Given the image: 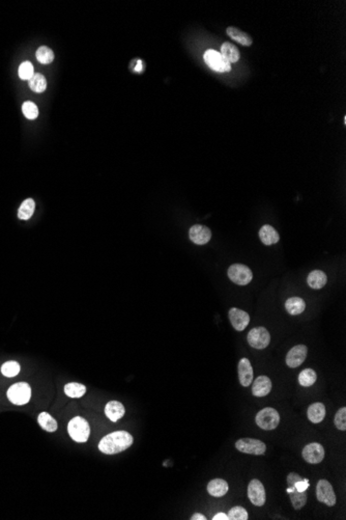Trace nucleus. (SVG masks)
Masks as SVG:
<instances>
[{
	"label": "nucleus",
	"mask_w": 346,
	"mask_h": 520,
	"mask_svg": "<svg viewBox=\"0 0 346 520\" xmlns=\"http://www.w3.org/2000/svg\"><path fill=\"white\" fill-rule=\"evenodd\" d=\"M248 497L250 501L256 505V507H262L266 503V489L262 483L257 480L253 479L249 485H248Z\"/></svg>",
	"instance_id": "9b49d317"
},
{
	"label": "nucleus",
	"mask_w": 346,
	"mask_h": 520,
	"mask_svg": "<svg viewBox=\"0 0 346 520\" xmlns=\"http://www.w3.org/2000/svg\"><path fill=\"white\" fill-rule=\"evenodd\" d=\"M226 33H227L228 37H230L232 40L236 41L238 43H240V44L242 45V46H251L252 45L251 37L248 34L240 31L238 28H236V27L229 26L227 28Z\"/></svg>",
	"instance_id": "393cba45"
},
{
	"label": "nucleus",
	"mask_w": 346,
	"mask_h": 520,
	"mask_svg": "<svg viewBox=\"0 0 346 520\" xmlns=\"http://www.w3.org/2000/svg\"><path fill=\"white\" fill-rule=\"evenodd\" d=\"M189 237L192 242L197 245H204L212 238L210 229L204 225L195 224L189 230Z\"/></svg>",
	"instance_id": "2eb2a0df"
},
{
	"label": "nucleus",
	"mask_w": 346,
	"mask_h": 520,
	"mask_svg": "<svg viewBox=\"0 0 346 520\" xmlns=\"http://www.w3.org/2000/svg\"><path fill=\"white\" fill-rule=\"evenodd\" d=\"M30 86L34 93H42L47 88V80L44 75L36 73L30 79Z\"/></svg>",
	"instance_id": "c756f323"
},
{
	"label": "nucleus",
	"mask_w": 346,
	"mask_h": 520,
	"mask_svg": "<svg viewBox=\"0 0 346 520\" xmlns=\"http://www.w3.org/2000/svg\"><path fill=\"white\" fill-rule=\"evenodd\" d=\"M272 391V381L266 376L257 377L252 385V394L255 397H266Z\"/></svg>",
	"instance_id": "f3484780"
},
{
	"label": "nucleus",
	"mask_w": 346,
	"mask_h": 520,
	"mask_svg": "<svg viewBox=\"0 0 346 520\" xmlns=\"http://www.w3.org/2000/svg\"><path fill=\"white\" fill-rule=\"evenodd\" d=\"M307 354L308 349L305 345H296L287 353L286 365L292 369L298 368L305 362Z\"/></svg>",
	"instance_id": "ddd939ff"
},
{
	"label": "nucleus",
	"mask_w": 346,
	"mask_h": 520,
	"mask_svg": "<svg viewBox=\"0 0 346 520\" xmlns=\"http://www.w3.org/2000/svg\"><path fill=\"white\" fill-rule=\"evenodd\" d=\"M38 422L42 429H44L45 431L50 432V433L55 432L57 430V428H58V425H57L55 418H53L48 412L40 413L38 417Z\"/></svg>",
	"instance_id": "a878e982"
},
{
	"label": "nucleus",
	"mask_w": 346,
	"mask_h": 520,
	"mask_svg": "<svg viewBox=\"0 0 346 520\" xmlns=\"http://www.w3.org/2000/svg\"><path fill=\"white\" fill-rule=\"evenodd\" d=\"M334 424L337 429L341 431L346 430V408L342 407L340 408L334 417Z\"/></svg>",
	"instance_id": "c9c22d12"
},
{
	"label": "nucleus",
	"mask_w": 346,
	"mask_h": 520,
	"mask_svg": "<svg viewBox=\"0 0 346 520\" xmlns=\"http://www.w3.org/2000/svg\"><path fill=\"white\" fill-rule=\"evenodd\" d=\"M220 53L229 64L238 63L240 59V54L238 47L236 45L232 44V43H228V42L224 43V44L222 45Z\"/></svg>",
	"instance_id": "b1692460"
},
{
	"label": "nucleus",
	"mask_w": 346,
	"mask_h": 520,
	"mask_svg": "<svg viewBox=\"0 0 346 520\" xmlns=\"http://www.w3.org/2000/svg\"><path fill=\"white\" fill-rule=\"evenodd\" d=\"M204 59L206 64L212 71L218 72V73H225V72H229L232 70V64H229L222 56V54L216 50H206L204 55Z\"/></svg>",
	"instance_id": "423d86ee"
},
{
	"label": "nucleus",
	"mask_w": 346,
	"mask_h": 520,
	"mask_svg": "<svg viewBox=\"0 0 346 520\" xmlns=\"http://www.w3.org/2000/svg\"><path fill=\"white\" fill-rule=\"evenodd\" d=\"M307 416L313 424L322 423L326 417V406L320 402L311 404L307 410Z\"/></svg>",
	"instance_id": "6ab92c4d"
},
{
	"label": "nucleus",
	"mask_w": 346,
	"mask_h": 520,
	"mask_svg": "<svg viewBox=\"0 0 346 520\" xmlns=\"http://www.w3.org/2000/svg\"><path fill=\"white\" fill-rule=\"evenodd\" d=\"M68 432L70 438L76 442L84 443L88 440L90 434V427L88 422L81 416L72 418L68 425Z\"/></svg>",
	"instance_id": "f03ea898"
},
{
	"label": "nucleus",
	"mask_w": 346,
	"mask_h": 520,
	"mask_svg": "<svg viewBox=\"0 0 346 520\" xmlns=\"http://www.w3.org/2000/svg\"><path fill=\"white\" fill-rule=\"evenodd\" d=\"M228 317H229V320H230V323H232V327L238 331L244 330L250 323L249 314H247L244 311L236 309V308L230 309V311L228 313Z\"/></svg>",
	"instance_id": "4468645a"
},
{
	"label": "nucleus",
	"mask_w": 346,
	"mask_h": 520,
	"mask_svg": "<svg viewBox=\"0 0 346 520\" xmlns=\"http://www.w3.org/2000/svg\"><path fill=\"white\" fill-rule=\"evenodd\" d=\"M259 238L266 245L276 244L280 240V236L277 230L268 224L264 225L259 230Z\"/></svg>",
	"instance_id": "412c9836"
},
{
	"label": "nucleus",
	"mask_w": 346,
	"mask_h": 520,
	"mask_svg": "<svg viewBox=\"0 0 346 520\" xmlns=\"http://www.w3.org/2000/svg\"><path fill=\"white\" fill-rule=\"evenodd\" d=\"M212 519H214V520H229L228 516H227L225 513H218V514H216V515L214 516Z\"/></svg>",
	"instance_id": "e433bc0d"
},
{
	"label": "nucleus",
	"mask_w": 346,
	"mask_h": 520,
	"mask_svg": "<svg viewBox=\"0 0 346 520\" xmlns=\"http://www.w3.org/2000/svg\"><path fill=\"white\" fill-rule=\"evenodd\" d=\"M236 450L240 453L250 455H264L266 452V445L264 442L254 438H242L236 442Z\"/></svg>",
	"instance_id": "0eeeda50"
},
{
	"label": "nucleus",
	"mask_w": 346,
	"mask_h": 520,
	"mask_svg": "<svg viewBox=\"0 0 346 520\" xmlns=\"http://www.w3.org/2000/svg\"><path fill=\"white\" fill-rule=\"evenodd\" d=\"M22 111L28 120H34L38 115V106L34 102H30V101H27V102L23 103Z\"/></svg>",
	"instance_id": "72a5a7b5"
},
{
	"label": "nucleus",
	"mask_w": 346,
	"mask_h": 520,
	"mask_svg": "<svg viewBox=\"0 0 346 520\" xmlns=\"http://www.w3.org/2000/svg\"><path fill=\"white\" fill-rule=\"evenodd\" d=\"M19 77L22 80H30L34 75V66L30 62H24L19 67Z\"/></svg>",
	"instance_id": "f704fd0d"
},
{
	"label": "nucleus",
	"mask_w": 346,
	"mask_h": 520,
	"mask_svg": "<svg viewBox=\"0 0 346 520\" xmlns=\"http://www.w3.org/2000/svg\"><path fill=\"white\" fill-rule=\"evenodd\" d=\"M316 496L318 501L326 503L328 507H334L337 501L333 486L324 479L320 480L316 485Z\"/></svg>",
	"instance_id": "9d476101"
},
{
	"label": "nucleus",
	"mask_w": 346,
	"mask_h": 520,
	"mask_svg": "<svg viewBox=\"0 0 346 520\" xmlns=\"http://www.w3.org/2000/svg\"><path fill=\"white\" fill-rule=\"evenodd\" d=\"M285 309L287 313L292 316L300 315L306 309V302L300 297L288 298L285 302Z\"/></svg>",
	"instance_id": "4be33fe9"
},
{
	"label": "nucleus",
	"mask_w": 346,
	"mask_h": 520,
	"mask_svg": "<svg viewBox=\"0 0 346 520\" xmlns=\"http://www.w3.org/2000/svg\"><path fill=\"white\" fill-rule=\"evenodd\" d=\"M302 456L308 463L318 464L324 458V449L320 443L312 442L302 449Z\"/></svg>",
	"instance_id": "f8f14e48"
},
{
	"label": "nucleus",
	"mask_w": 346,
	"mask_h": 520,
	"mask_svg": "<svg viewBox=\"0 0 346 520\" xmlns=\"http://www.w3.org/2000/svg\"><path fill=\"white\" fill-rule=\"evenodd\" d=\"M256 424L259 428L266 431L276 429L280 423L279 412L270 407H266L259 411L255 417Z\"/></svg>",
	"instance_id": "39448f33"
},
{
	"label": "nucleus",
	"mask_w": 346,
	"mask_h": 520,
	"mask_svg": "<svg viewBox=\"0 0 346 520\" xmlns=\"http://www.w3.org/2000/svg\"><path fill=\"white\" fill-rule=\"evenodd\" d=\"M228 483L223 479H214L208 484V492L214 497H222L228 492Z\"/></svg>",
	"instance_id": "aec40b11"
},
{
	"label": "nucleus",
	"mask_w": 346,
	"mask_h": 520,
	"mask_svg": "<svg viewBox=\"0 0 346 520\" xmlns=\"http://www.w3.org/2000/svg\"><path fill=\"white\" fill-rule=\"evenodd\" d=\"M8 398L15 405H25L32 398L30 385L26 382L12 384L8 391Z\"/></svg>",
	"instance_id": "20e7f679"
},
{
	"label": "nucleus",
	"mask_w": 346,
	"mask_h": 520,
	"mask_svg": "<svg viewBox=\"0 0 346 520\" xmlns=\"http://www.w3.org/2000/svg\"><path fill=\"white\" fill-rule=\"evenodd\" d=\"M190 519L191 520H206V517L200 513H195L192 515V517Z\"/></svg>",
	"instance_id": "4c0bfd02"
},
{
	"label": "nucleus",
	"mask_w": 346,
	"mask_h": 520,
	"mask_svg": "<svg viewBox=\"0 0 346 520\" xmlns=\"http://www.w3.org/2000/svg\"><path fill=\"white\" fill-rule=\"evenodd\" d=\"M64 393L70 398H73V399L81 398L86 393V387H85V385H83L81 383L70 382V383H68L64 385Z\"/></svg>",
	"instance_id": "cd10ccee"
},
{
	"label": "nucleus",
	"mask_w": 346,
	"mask_h": 520,
	"mask_svg": "<svg viewBox=\"0 0 346 520\" xmlns=\"http://www.w3.org/2000/svg\"><path fill=\"white\" fill-rule=\"evenodd\" d=\"M126 409L118 401H110L105 407V414L111 422H118L124 415Z\"/></svg>",
	"instance_id": "a211bd4d"
},
{
	"label": "nucleus",
	"mask_w": 346,
	"mask_h": 520,
	"mask_svg": "<svg viewBox=\"0 0 346 520\" xmlns=\"http://www.w3.org/2000/svg\"><path fill=\"white\" fill-rule=\"evenodd\" d=\"M36 209V203L32 198H27L21 204L19 211H18V217L21 220H28L34 213Z\"/></svg>",
	"instance_id": "bb28decb"
},
{
	"label": "nucleus",
	"mask_w": 346,
	"mask_h": 520,
	"mask_svg": "<svg viewBox=\"0 0 346 520\" xmlns=\"http://www.w3.org/2000/svg\"><path fill=\"white\" fill-rule=\"evenodd\" d=\"M238 379L240 385L247 387L253 382V368L250 360L242 358L238 363Z\"/></svg>",
	"instance_id": "dca6fc26"
},
{
	"label": "nucleus",
	"mask_w": 346,
	"mask_h": 520,
	"mask_svg": "<svg viewBox=\"0 0 346 520\" xmlns=\"http://www.w3.org/2000/svg\"><path fill=\"white\" fill-rule=\"evenodd\" d=\"M133 442L134 438L128 432L115 431L100 440L98 450L106 455H115L128 450Z\"/></svg>",
	"instance_id": "f257e3e1"
},
{
	"label": "nucleus",
	"mask_w": 346,
	"mask_h": 520,
	"mask_svg": "<svg viewBox=\"0 0 346 520\" xmlns=\"http://www.w3.org/2000/svg\"><path fill=\"white\" fill-rule=\"evenodd\" d=\"M228 278L238 286H246L252 281L253 274L251 269L246 265L234 264L228 269Z\"/></svg>",
	"instance_id": "6e6552de"
},
{
	"label": "nucleus",
	"mask_w": 346,
	"mask_h": 520,
	"mask_svg": "<svg viewBox=\"0 0 346 520\" xmlns=\"http://www.w3.org/2000/svg\"><path fill=\"white\" fill-rule=\"evenodd\" d=\"M36 60L40 64H44V65H48V64L52 63L54 60V53H53L52 49H50L47 46L40 47L36 53Z\"/></svg>",
	"instance_id": "7c9ffc66"
},
{
	"label": "nucleus",
	"mask_w": 346,
	"mask_h": 520,
	"mask_svg": "<svg viewBox=\"0 0 346 520\" xmlns=\"http://www.w3.org/2000/svg\"><path fill=\"white\" fill-rule=\"evenodd\" d=\"M270 335L264 327H254L248 334V343L254 349H266L270 345Z\"/></svg>",
	"instance_id": "1a4fd4ad"
},
{
	"label": "nucleus",
	"mask_w": 346,
	"mask_h": 520,
	"mask_svg": "<svg viewBox=\"0 0 346 520\" xmlns=\"http://www.w3.org/2000/svg\"><path fill=\"white\" fill-rule=\"evenodd\" d=\"M328 282L326 274L322 270H313L309 273L307 283L310 288L315 289V290H320V289L324 288Z\"/></svg>",
	"instance_id": "5701e85b"
},
{
	"label": "nucleus",
	"mask_w": 346,
	"mask_h": 520,
	"mask_svg": "<svg viewBox=\"0 0 346 520\" xmlns=\"http://www.w3.org/2000/svg\"><path fill=\"white\" fill-rule=\"evenodd\" d=\"M317 375L313 369L302 370L298 375V382L302 386H311L316 382Z\"/></svg>",
	"instance_id": "c85d7f7f"
},
{
	"label": "nucleus",
	"mask_w": 346,
	"mask_h": 520,
	"mask_svg": "<svg viewBox=\"0 0 346 520\" xmlns=\"http://www.w3.org/2000/svg\"><path fill=\"white\" fill-rule=\"evenodd\" d=\"M302 479V476L296 472H290L287 475V492L290 495V501L294 510H300L307 502V493L306 491H298L296 488V481Z\"/></svg>",
	"instance_id": "7ed1b4c3"
},
{
	"label": "nucleus",
	"mask_w": 346,
	"mask_h": 520,
	"mask_svg": "<svg viewBox=\"0 0 346 520\" xmlns=\"http://www.w3.org/2000/svg\"><path fill=\"white\" fill-rule=\"evenodd\" d=\"M20 369L21 368H20L19 363L14 362V360H10V362H6L2 365V373L4 376L12 378V377L17 376V375L20 373Z\"/></svg>",
	"instance_id": "2f4dec72"
},
{
	"label": "nucleus",
	"mask_w": 346,
	"mask_h": 520,
	"mask_svg": "<svg viewBox=\"0 0 346 520\" xmlns=\"http://www.w3.org/2000/svg\"><path fill=\"white\" fill-rule=\"evenodd\" d=\"M227 516H228L229 520H247V519H249L247 510L242 507H240V505H236V507L230 509Z\"/></svg>",
	"instance_id": "473e14b6"
}]
</instances>
